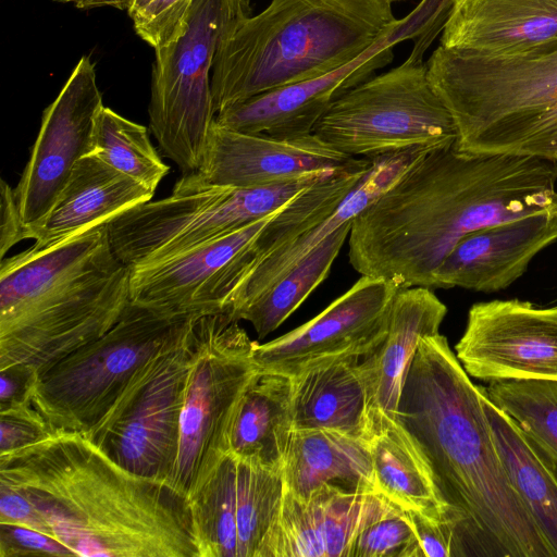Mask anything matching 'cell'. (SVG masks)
Masks as SVG:
<instances>
[{
	"mask_svg": "<svg viewBox=\"0 0 557 557\" xmlns=\"http://www.w3.org/2000/svg\"><path fill=\"white\" fill-rule=\"evenodd\" d=\"M546 211H557V162L435 149L354 218L349 263L399 289L432 288L463 236Z\"/></svg>",
	"mask_w": 557,
	"mask_h": 557,
	"instance_id": "cell-1",
	"label": "cell"
},
{
	"mask_svg": "<svg viewBox=\"0 0 557 557\" xmlns=\"http://www.w3.org/2000/svg\"><path fill=\"white\" fill-rule=\"evenodd\" d=\"M483 392L438 333L419 342L396 412L428 468L453 557H554L507 474Z\"/></svg>",
	"mask_w": 557,
	"mask_h": 557,
	"instance_id": "cell-2",
	"label": "cell"
},
{
	"mask_svg": "<svg viewBox=\"0 0 557 557\" xmlns=\"http://www.w3.org/2000/svg\"><path fill=\"white\" fill-rule=\"evenodd\" d=\"M0 485L32 507L27 529L81 557H199L188 503L82 432H49L0 454Z\"/></svg>",
	"mask_w": 557,
	"mask_h": 557,
	"instance_id": "cell-3",
	"label": "cell"
},
{
	"mask_svg": "<svg viewBox=\"0 0 557 557\" xmlns=\"http://www.w3.org/2000/svg\"><path fill=\"white\" fill-rule=\"evenodd\" d=\"M129 268L108 222L46 248L29 247L0 268V370L36 377L119 320L131 300Z\"/></svg>",
	"mask_w": 557,
	"mask_h": 557,
	"instance_id": "cell-4",
	"label": "cell"
},
{
	"mask_svg": "<svg viewBox=\"0 0 557 557\" xmlns=\"http://www.w3.org/2000/svg\"><path fill=\"white\" fill-rule=\"evenodd\" d=\"M399 24L384 0H271L221 40L211 74L214 111L330 73Z\"/></svg>",
	"mask_w": 557,
	"mask_h": 557,
	"instance_id": "cell-5",
	"label": "cell"
},
{
	"mask_svg": "<svg viewBox=\"0 0 557 557\" xmlns=\"http://www.w3.org/2000/svg\"><path fill=\"white\" fill-rule=\"evenodd\" d=\"M426 67L456 124V150L557 162V46L494 55L440 45Z\"/></svg>",
	"mask_w": 557,
	"mask_h": 557,
	"instance_id": "cell-6",
	"label": "cell"
},
{
	"mask_svg": "<svg viewBox=\"0 0 557 557\" xmlns=\"http://www.w3.org/2000/svg\"><path fill=\"white\" fill-rule=\"evenodd\" d=\"M199 318L129 300L104 334L37 377L32 406L50 432H87L109 410L135 371Z\"/></svg>",
	"mask_w": 557,
	"mask_h": 557,
	"instance_id": "cell-7",
	"label": "cell"
},
{
	"mask_svg": "<svg viewBox=\"0 0 557 557\" xmlns=\"http://www.w3.org/2000/svg\"><path fill=\"white\" fill-rule=\"evenodd\" d=\"M256 344L226 313L196 321L178 453L168 482L188 505L231 450L238 406L260 372L253 359Z\"/></svg>",
	"mask_w": 557,
	"mask_h": 557,
	"instance_id": "cell-8",
	"label": "cell"
},
{
	"mask_svg": "<svg viewBox=\"0 0 557 557\" xmlns=\"http://www.w3.org/2000/svg\"><path fill=\"white\" fill-rule=\"evenodd\" d=\"M248 15L250 0H195L181 36L154 50L149 127L183 174L201 164L215 120L211 74L219 45Z\"/></svg>",
	"mask_w": 557,
	"mask_h": 557,
	"instance_id": "cell-9",
	"label": "cell"
},
{
	"mask_svg": "<svg viewBox=\"0 0 557 557\" xmlns=\"http://www.w3.org/2000/svg\"><path fill=\"white\" fill-rule=\"evenodd\" d=\"M312 134L348 157L370 160L413 148H447L457 139L426 63L410 58L342 94Z\"/></svg>",
	"mask_w": 557,
	"mask_h": 557,
	"instance_id": "cell-10",
	"label": "cell"
},
{
	"mask_svg": "<svg viewBox=\"0 0 557 557\" xmlns=\"http://www.w3.org/2000/svg\"><path fill=\"white\" fill-rule=\"evenodd\" d=\"M338 170L319 171L260 187L172 193L109 220L110 242L115 255L129 269L170 257L271 214Z\"/></svg>",
	"mask_w": 557,
	"mask_h": 557,
	"instance_id": "cell-11",
	"label": "cell"
},
{
	"mask_svg": "<svg viewBox=\"0 0 557 557\" xmlns=\"http://www.w3.org/2000/svg\"><path fill=\"white\" fill-rule=\"evenodd\" d=\"M195 324L141 364L84 433L127 470L166 485L178 453Z\"/></svg>",
	"mask_w": 557,
	"mask_h": 557,
	"instance_id": "cell-12",
	"label": "cell"
},
{
	"mask_svg": "<svg viewBox=\"0 0 557 557\" xmlns=\"http://www.w3.org/2000/svg\"><path fill=\"white\" fill-rule=\"evenodd\" d=\"M398 290L386 278L361 275L313 319L268 343L257 342V366L293 376L334 359L366 356L385 338Z\"/></svg>",
	"mask_w": 557,
	"mask_h": 557,
	"instance_id": "cell-13",
	"label": "cell"
},
{
	"mask_svg": "<svg viewBox=\"0 0 557 557\" xmlns=\"http://www.w3.org/2000/svg\"><path fill=\"white\" fill-rule=\"evenodd\" d=\"M283 495L282 470L228 453L189 503L199 557H258Z\"/></svg>",
	"mask_w": 557,
	"mask_h": 557,
	"instance_id": "cell-14",
	"label": "cell"
},
{
	"mask_svg": "<svg viewBox=\"0 0 557 557\" xmlns=\"http://www.w3.org/2000/svg\"><path fill=\"white\" fill-rule=\"evenodd\" d=\"M455 349L475 379L557 381V306L519 299L476 302Z\"/></svg>",
	"mask_w": 557,
	"mask_h": 557,
	"instance_id": "cell-15",
	"label": "cell"
},
{
	"mask_svg": "<svg viewBox=\"0 0 557 557\" xmlns=\"http://www.w3.org/2000/svg\"><path fill=\"white\" fill-rule=\"evenodd\" d=\"M280 209L180 253L131 268V301L177 314L228 313L244 283L239 253Z\"/></svg>",
	"mask_w": 557,
	"mask_h": 557,
	"instance_id": "cell-16",
	"label": "cell"
},
{
	"mask_svg": "<svg viewBox=\"0 0 557 557\" xmlns=\"http://www.w3.org/2000/svg\"><path fill=\"white\" fill-rule=\"evenodd\" d=\"M102 106L96 64L83 55L45 109L29 160L14 187L25 231L48 214L75 164L90 153L95 117Z\"/></svg>",
	"mask_w": 557,
	"mask_h": 557,
	"instance_id": "cell-17",
	"label": "cell"
},
{
	"mask_svg": "<svg viewBox=\"0 0 557 557\" xmlns=\"http://www.w3.org/2000/svg\"><path fill=\"white\" fill-rule=\"evenodd\" d=\"M348 157L314 134L274 137L226 128L214 120L199 168L183 174L172 193L212 187L251 188L351 164Z\"/></svg>",
	"mask_w": 557,
	"mask_h": 557,
	"instance_id": "cell-18",
	"label": "cell"
},
{
	"mask_svg": "<svg viewBox=\"0 0 557 557\" xmlns=\"http://www.w3.org/2000/svg\"><path fill=\"white\" fill-rule=\"evenodd\" d=\"M398 41L394 32L330 73L264 91L223 109L216 113L215 122L230 129L274 137L310 135L342 94L392 62V50Z\"/></svg>",
	"mask_w": 557,
	"mask_h": 557,
	"instance_id": "cell-19",
	"label": "cell"
},
{
	"mask_svg": "<svg viewBox=\"0 0 557 557\" xmlns=\"http://www.w3.org/2000/svg\"><path fill=\"white\" fill-rule=\"evenodd\" d=\"M557 242V211L483 227L463 236L436 270L432 288L496 293L509 287L531 261Z\"/></svg>",
	"mask_w": 557,
	"mask_h": 557,
	"instance_id": "cell-20",
	"label": "cell"
},
{
	"mask_svg": "<svg viewBox=\"0 0 557 557\" xmlns=\"http://www.w3.org/2000/svg\"><path fill=\"white\" fill-rule=\"evenodd\" d=\"M446 313V305L430 287L403 288L395 295L385 338L358 363L367 397L368 437L396 420L401 389L419 342L440 333Z\"/></svg>",
	"mask_w": 557,
	"mask_h": 557,
	"instance_id": "cell-21",
	"label": "cell"
},
{
	"mask_svg": "<svg viewBox=\"0 0 557 557\" xmlns=\"http://www.w3.org/2000/svg\"><path fill=\"white\" fill-rule=\"evenodd\" d=\"M441 46L511 55L557 46V0H457Z\"/></svg>",
	"mask_w": 557,
	"mask_h": 557,
	"instance_id": "cell-22",
	"label": "cell"
},
{
	"mask_svg": "<svg viewBox=\"0 0 557 557\" xmlns=\"http://www.w3.org/2000/svg\"><path fill=\"white\" fill-rule=\"evenodd\" d=\"M369 495L321 487L301 499L284 488L258 557H349Z\"/></svg>",
	"mask_w": 557,
	"mask_h": 557,
	"instance_id": "cell-23",
	"label": "cell"
},
{
	"mask_svg": "<svg viewBox=\"0 0 557 557\" xmlns=\"http://www.w3.org/2000/svg\"><path fill=\"white\" fill-rule=\"evenodd\" d=\"M154 193L89 153L75 164L48 214L25 231L36 248L63 242L150 201Z\"/></svg>",
	"mask_w": 557,
	"mask_h": 557,
	"instance_id": "cell-24",
	"label": "cell"
},
{
	"mask_svg": "<svg viewBox=\"0 0 557 557\" xmlns=\"http://www.w3.org/2000/svg\"><path fill=\"white\" fill-rule=\"evenodd\" d=\"M282 474L284 488L301 499L321 487L379 493L367 441L329 430H294Z\"/></svg>",
	"mask_w": 557,
	"mask_h": 557,
	"instance_id": "cell-25",
	"label": "cell"
},
{
	"mask_svg": "<svg viewBox=\"0 0 557 557\" xmlns=\"http://www.w3.org/2000/svg\"><path fill=\"white\" fill-rule=\"evenodd\" d=\"M432 150L413 148L372 160V165L337 209L321 223L269 255L247 277L228 315L249 304L285 276L326 237L354 220L419 159Z\"/></svg>",
	"mask_w": 557,
	"mask_h": 557,
	"instance_id": "cell-26",
	"label": "cell"
},
{
	"mask_svg": "<svg viewBox=\"0 0 557 557\" xmlns=\"http://www.w3.org/2000/svg\"><path fill=\"white\" fill-rule=\"evenodd\" d=\"M359 360L334 359L289 376L294 430H329L367 441L368 407Z\"/></svg>",
	"mask_w": 557,
	"mask_h": 557,
	"instance_id": "cell-27",
	"label": "cell"
},
{
	"mask_svg": "<svg viewBox=\"0 0 557 557\" xmlns=\"http://www.w3.org/2000/svg\"><path fill=\"white\" fill-rule=\"evenodd\" d=\"M293 431L290 377L260 371L238 406L230 453L282 470Z\"/></svg>",
	"mask_w": 557,
	"mask_h": 557,
	"instance_id": "cell-28",
	"label": "cell"
},
{
	"mask_svg": "<svg viewBox=\"0 0 557 557\" xmlns=\"http://www.w3.org/2000/svg\"><path fill=\"white\" fill-rule=\"evenodd\" d=\"M482 403L510 482L557 557V466L491 401L485 387Z\"/></svg>",
	"mask_w": 557,
	"mask_h": 557,
	"instance_id": "cell-29",
	"label": "cell"
},
{
	"mask_svg": "<svg viewBox=\"0 0 557 557\" xmlns=\"http://www.w3.org/2000/svg\"><path fill=\"white\" fill-rule=\"evenodd\" d=\"M367 444L379 493L403 509L419 510L442 520L428 468L398 421L374 431Z\"/></svg>",
	"mask_w": 557,
	"mask_h": 557,
	"instance_id": "cell-30",
	"label": "cell"
},
{
	"mask_svg": "<svg viewBox=\"0 0 557 557\" xmlns=\"http://www.w3.org/2000/svg\"><path fill=\"white\" fill-rule=\"evenodd\" d=\"M351 223L352 220L342 225L285 276L230 317L249 322L258 339L274 332L327 277L348 239Z\"/></svg>",
	"mask_w": 557,
	"mask_h": 557,
	"instance_id": "cell-31",
	"label": "cell"
},
{
	"mask_svg": "<svg viewBox=\"0 0 557 557\" xmlns=\"http://www.w3.org/2000/svg\"><path fill=\"white\" fill-rule=\"evenodd\" d=\"M90 153L153 193L170 170L152 146L147 127L104 104L95 117Z\"/></svg>",
	"mask_w": 557,
	"mask_h": 557,
	"instance_id": "cell-32",
	"label": "cell"
},
{
	"mask_svg": "<svg viewBox=\"0 0 557 557\" xmlns=\"http://www.w3.org/2000/svg\"><path fill=\"white\" fill-rule=\"evenodd\" d=\"M485 392L529 442L557 466V381H492Z\"/></svg>",
	"mask_w": 557,
	"mask_h": 557,
	"instance_id": "cell-33",
	"label": "cell"
},
{
	"mask_svg": "<svg viewBox=\"0 0 557 557\" xmlns=\"http://www.w3.org/2000/svg\"><path fill=\"white\" fill-rule=\"evenodd\" d=\"M349 557H421L405 509L381 493L370 494Z\"/></svg>",
	"mask_w": 557,
	"mask_h": 557,
	"instance_id": "cell-34",
	"label": "cell"
},
{
	"mask_svg": "<svg viewBox=\"0 0 557 557\" xmlns=\"http://www.w3.org/2000/svg\"><path fill=\"white\" fill-rule=\"evenodd\" d=\"M195 0H151L132 18L136 34L154 50L170 45L184 32Z\"/></svg>",
	"mask_w": 557,
	"mask_h": 557,
	"instance_id": "cell-35",
	"label": "cell"
},
{
	"mask_svg": "<svg viewBox=\"0 0 557 557\" xmlns=\"http://www.w3.org/2000/svg\"><path fill=\"white\" fill-rule=\"evenodd\" d=\"M49 432L46 422L30 403L0 408V454L35 443Z\"/></svg>",
	"mask_w": 557,
	"mask_h": 557,
	"instance_id": "cell-36",
	"label": "cell"
},
{
	"mask_svg": "<svg viewBox=\"0 0 557 557\" xmlns=\"http://www.w3.org/2000/svg\"><path fill=\"white\" fill-rule=\"evenodd\" d=\"M456 1L423 0L408 18L401 20L399 32L405 38L416 39V46L409 58L422 60L424 51L443 30Z\"/></svg>",
	"mask_w": 557,
	"mask_h": 557,
	"instance_id": "cell-37",
	"label": "cell"
},
{
	"mask_svg": "<svg viewBox=\"0 0 557 557\" xmlns=\"http://www.w3.org/2000/svg\"><path fill=\"white\" fill-rule=\"evenodd\" d=\"M0 556L70 557L71 554L57 540L41 532L0 523Z\"/></svg>",
	"mask_w": 557,
	"mask_h": 557,
	"instance_id": "cell-38",
	"label": "cell"
},
{
	"mask_svg": "<svg viewBox=\"0 0 557 557\" xmlns=\"http://www.w3.org/2000/svg\"><path fill=\"white\" fill-rule=\"evenodd\" d=\"M416 534L421 557H453L450 533L445 523L419 510L405 509Z\"/></svg>",
	"mask_w": 557,
	"mask_h": 557,
	"instance_id": "cell-39",
	"label": "cell"
},
{
	"mask_svg": "<svg viewBox=\"0 0 557 557\" xmlns=\"http://www.w3.org/2000/svg\"><path fill=\"white\" fill-rule=\"evenodd\" d=\"M25 239V230L14 188L3 178L0 186V256Z\"/></svg>",
	"mask_w": 557,
	"mask_h": 557,
	"instance_id": "cell-40",
	"label": "cell"
},
{
	"mask_svg": "<svg viewBox=\"0 0 557 557\" xmlns=\"http://www.w3.org/2000/svg\"><path fill=\"white\" fill-rule=\"evenodd\" d=\"M59 3H71L74 7L88 10L101 7H113L117 10H126L127 12L133 7L135 0H53Z\"/></svg>",
	"mask_w": 557,
	"mask_h": 557,
	"instance_id": "cell-41",
	"label": "cell"
},
{
	"mask_svg": "<svg viewBox=\"0 0 557 557\" xmlns=\"http://www.w3.org/2000/svg\"><path fill=\"white\" fill-rule=\"evenodd\" d=\"M151 0H135L133 7L127 12L131 18H134L138 15L150 2Z\"/></svg>",
	"mask_w": 557,
	"mask_h": 557,
	"instance_id": "cell-42",
	"label": "cell"
},
{
	"mask_svg": "<svg viewBox=\"0 0 557 557\" xmlns=\"http://www.w3.org/2000/svg\"><path fill=\"white\" fill-rule=\"evenodd\" d=\"M384 1H386L389 4H392L393 2L403 1V0H384Z\"/></svg>",
	"mask_w": 557,
	"mask_h": 557,
	"instance_id": "cell-43",
	"label": "cell"
}]
</instances>
